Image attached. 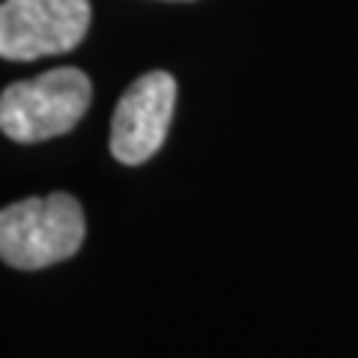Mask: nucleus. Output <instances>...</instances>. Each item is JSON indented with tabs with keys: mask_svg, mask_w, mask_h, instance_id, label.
I'll use <instances>...</instances> for the list:
<instances>
[{
	"mask_svg": "<svg viewBox=\"0 0 358 358\" xmlns=\"http://www.w3.org/2000/svg\"><path fill=\"white\" fill-rule=\"evenodd\" d=\"M84 209L72 194L27 197L0 209V260L21 272L69 260L84 245Z\"/></svg>",
	"mask_w": 358,
	"mask_h": 358,
	"instance_id": "1",
	"label": "nucleus"
},
{
	"mask_svg": "<svg viewBox=\"0 0 358 358\" xmlns=\"http://www.w3.org/2000/svg\"><path fill=\"white\" fill-rule=\"evenodd\" d=\"M93 84L75 69L42 72L30 81H15L0 93V131L18 143H39L72 131L87 114Z\"/></svg>",
	"mask_w": 358,
	"mask_h": 358,
	"instance_id": "2",
	"label": "nucleus"
},
{
	"mask_svg": "<svg viewBox=\"0 0 358 358\" xmlns=\"http://www.w3.org/2000/svg\"><path fill=\"white\" fill-rule=\"evenodd\" d=\"M90 27V0H3L0 57L39 60L81 45Z\"/></svg>",
	"mask_w": 358,
	"mask_h": 358,
	"instance_id": "3",
	"label": "nucleus"
},
{
	"mask_svg": "<svg viewBox=\"0 0 358 358\" xmlns=\"http://www.w3.org/2000/svg\"><path fill=\"white\" fill-rule=\"evenodd\" d=\"M176 105V81L167 72L141 75L117 102L110 120V155L122 164H143L164 147Z\"/></svg>",
	"mask_w": 358,
	"mask_h": 358,
	"instance_id": "4",
	"label": "nucleus"
}]
</instances>
